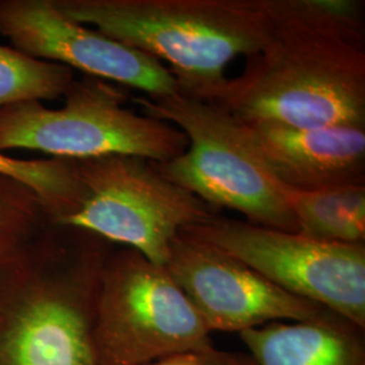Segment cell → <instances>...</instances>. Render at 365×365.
I'll list each match as a JSON object with an SVG mask.
<instances>
[{"label": "cell", "mask_w": 365, "mask_h": 365, "mask_svg": "<svg viewBox=\"0 0 365 365\" xmlns=\"http://www.w3.org/2000/svg\"><path fill=\"white\" fill-rule=\"evenodd\" d=\"M131 102L145 115L176 126L188 140L182 155L155 163L165 179L218 211L235 210L249 223L298 233L284 187L261 161L242 122L218 106L182 93L131 95Z\"/></svg>", "instance_id": "obj_4"}, {"label": "cell", "mask_w": 365, "mask_h": 365, "mask_svg": "<svg viewBox=\"0 0 365 365\" xmlns=\"http://www.w3.org/2000/svg\"><path fill=\"white\" fill-rule=\"evenodd\" d=\"M182 232L194 235L283 288L365 329V244H339L211 217Z\"/></svg>", "instance_id": "obj_8"}, {"label": "cell", "mask_w": 365, "mask_h": 365, "mask_svg": "<svg viewBox=\"0 0 365 365\" xmlns=\"http://www.w3.org/2000/svg\"><path fill=\"white\" fill-rule=\"evenodd\" d=\"M113 249L49 223L0 260V365H98L93 314Z\"/></svg>", "instance_id": "obj_2"}, {"label": "cell", "mask_w": 365, "mask_h": 365, "mask_svg": "<svg viewBox=\"0 0 365 365\" xmlns=\"http://www.w3.org/2000/svg\"><path fill=\"white\" fill-rule=\"evenodd\" d=\"M86 26L156 58L179 92L207 102L235 57L259 52L271 29L268 0H53Z\"/></svg>", "instance_id": "obj_3"}, {"label": "cell", "mask_w": 365, "mask_h": 365, "mask_svg": "<svg viewBox=\"0 0 365 365\" xmlns=\"http://www.w3.org/2000/svg\"><path fill=\"white\" fill-rule=\"evenodd\" d=\"M268 10L265 43L207 102L242 123L365 126L363 6L353 0H268Z\"/></svg>", "instance_id": "obj_1"}, {"label": "cell", "mask_w": 365, "mask_h": 365, "mask_svg": "<svg viewBox=\"0 0 365 365\" xmlns=\"http://www.w3.org/2000/svg\"><path fill=\"white\" fill-rule=\"evenodd\" d=\"M0 173L30 185L42 199L52 223L61 221L78 207L81 190L73 160H22L0 153Z\"/></svg>", "instance_id": "obj_15"}, {"label": "cell", "mask_w": 365, "mask_h": 365, "mask_svg": "<svg viewBox=\"0 0 365 365\" xmlns=\"http://www.w3.org/2000/svg\"><path fill=\"white\" fill-rule=\"evenodd\" d=\"M298 233L339 244H365V184L318 191L283 190Z\"/></svg>", "instance_id": "obj_13"}, {"label": "cell", "mask_w": 365, "mask_h": 365, "mask_svg": "<svg viewBox=\"0 0 365 365\" xmlns=\"http://www.w3.org/2000/svg\"><path fill=\"white\" fill-rule=\"evenodd\" d=\"M92 336L98 365L148 364L214 346L168 269L130 248H114L106 260Z\"/></svg>", "instance_id": "obj_6"}, {"label": "cell", "mask_w": 365, "mask_h": 365, "mask_svg": "<svg viewBox=\"0 0 365 365\" xmlns=\"http://www.w3.org/2000/svg\"><path fill=\"white\" fill-rule=\"evenodd\" d=\"M256 365H365V329L325 309L299 322L240 333Z\"/></svg>", "instance_id": "obj_12"}, {"label": "cell", "mask_w": 365, "mask_h": 365, "mask_svg": "<svg viewBox=\"0 0 365 365\" xmlns=\"http://www.w3.org/2000/svg\"><path fill=\"white\" fill-rule=\"evenodd\" d=\"M248 354L210 348L197 352L180 353L143 365H242Z\"/></svg>", "instance_id": "obj_17"}, {"label": "cell", "mask_w": 365, "mask_h": 365, "mask_svg": "<svg viewBox=\"0 0 365 365\" xmlns=\"http://www.w3.org/2000/svg\"><path fill=\"white\" fill-rule=\"evenodd\" d=\"M128 88L102 78H75L61 108L21 102L0 110V153L24 149L53 158L135 156L167 163L184 153L188 140L168 122L126 107Z\"/></svg>", "instance_id": "obj_5"}, {"label": "cell", "mask_w": 365, "mask_h": 365, "mask_svg": "<svg viewBox=\"0 0 365 365\" xmlns=\"http://www.w3.org/2000/svg\"><path fill=\"white\" fill-rule=\"evenodd\" d=\"M49 223V212L38 194L25 182L0 173V260Z\"/></svg>", "instance_id": "obj_16"}, {"label": "cell", "mask_w": 365, "mask_h": 365, "mask_svg": "<svg viewBox=\"0 0 365 365\" xmlns=\"http://www.w3.org/2000/svg\"><path fill=\"white\" fill-rule=\"evenodd\" d=\"M73 168L81 190L78 207L54 225L87 230L158 265L165 267L182 229L220 214L141 157L73 160Z\"/></svg>", "instance_id": "obj_7"}, {"label": "cell", "mask_w": 365, "mask_h": 365, "mask_svg": "<svg viewBox=\"0 0 365 365\" xmlns=\"http://www.w3.org/2000/svg\"><path fill=\"white\" fill-rule=\"evenodd\" d=\"M73 80L75 73L68 66L0 45V110L21 102L64 98Z\"/></svg>", "instance_id": "obj_14"}, {"label": "cell", "mask_w": 365, "mask_h": 365, "mask_svg": "<svg viewBox=\"0 0 365 365\" xmlns=\"http://www.w3.org/2000/svg\"><path fill=\"white\" fill-rule=\"evenodd\" d=\"M242 365H256V363H255V361H253V360H252V359H250V357H249V354H248V357H247V360H245V363H244V364Z\"/></svg>", "instance_id": "obj_18"}, {"label": "cell", "mask_w": 365, "mask_h": 365, "mask_svg": "<svg viewBox=\"0 0 365 365\" xmlns=\"http://www.w3.org/2000/svg\"><path fill=\"white\" fill-rule=\"evenodd\" d=\"M165 268L211 333L240 334L271 322L307 321L325 310L182 230L170 244Z\"/></svg>", "instance_id": "obj_10"}, {"label": "cell", "mask_w": 365, "mask_h": 365, "mask_svg": "<svg viewBox=\"0 0 365 365\" xmlns=\"http://www.w3.org/2000/svg\"><path fill=\"white\" fill-rule=\"evenodd\" d=\"M0 34L33 58L78 69L148 98L180 93L176 78L156 58L71 21L53 0H0Z\"/></svg>", "instance_id": "obj_9"}, {"label": "cell", "mask_w": 365, "mask_h": 365, "mask_svg": "<svg viewBox=\"0 0 365 365\" xmlns=\"http://www.w3.org/2000/svg\"><path fill=\"white\" fill-rule=\"evenodd\" d=\"M255 150L288 190L318 191L365 184V126L318 129L244 123Z\"/></svg>", "instance_id": "obj_11"}]
</instances>
